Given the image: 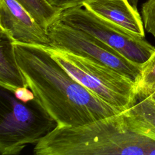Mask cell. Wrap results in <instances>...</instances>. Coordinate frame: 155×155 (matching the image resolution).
<instances>
[{
  "label": "cell",
  "mask_w": 155,
  "mask_h": 155,
  "mask_svg": "<svg viewBox=\"0 0 155 155\" xmlns=\"http://www.w3.org/2000/svg\"><path fill=\"white\" fill-rule=\"evenodd\" d=\"M122 113L130 130L155 140V101L150 96L138 100Z\"/></svg>",
  "instance_id": "9"
},
{
  "label": "cell",
  "mask_w": 155,
  "mask_h": 155,
  "mask_svg": "<svg viewBox=\"0 0 155 155\" xmlns=\"http://www.w3.org/2000/svg\"><path fill=\"white\" fill-rule=\"evenodd\" d=\"M149 96H150L154 101H155V91L153 92L151 94H150Z\"/></svg>",
  "instance_id": "17"
},
{
  "label": "cell",
  "mask_w": 155,
  "mask_h": 155,
  "mask_svg": "<svg viewBox=\"0 0 155 155\" xmlns=\"http://www.w3.org/2000/svg\"><path fill=\"white\" fill-rule=\"evenodd\" d=\"M45 31L59 19L62 11L51 6L46 0H16Z\"/></svg>",
  "instance_id": "11"
},
{
  "label": "cell",
  "mask_w": 155,
  "mask_h": 155,
  "mask_svg": "<svg viewBox=\"0 0 155 155\" xmlns=\"http://www.w3.org/2000/svg\"><path fill=\"white\" fill-rule=\"evenodd\" d=\"M136 84L137 101L149 96L155 91V50L142 65L140 76Z\"/></svg>",
  "instance_id": "12"
},
{
  "label": "cell",
  "mask_w": 155,
  "mask_h": 155,
  "mask_svg": "<svg viewBox=\"0 0 155 155\" xmlns=\"http://www.w3.org/2000/svg\"><path fill=\"white\" fill-rule=\"evenodd\" d=\"M56 127L35 99L27 103L18 100L3 88L0 99V153L18 155L29 144L35 145Z\"/></svg>",
  "instance_id": "4"
},
{
  "label": "cell",
  "mask_w": 155,
  "mask_h": 155,
  "mask_svg": "<svg viewBox=\"0 0 155 155\" xmlns=\"http://www.w3.org/2000/svg\"><path fill=\"white\" fill-rule=\"evenodd\" d=\"M54 8L63 11L64 10L82 7L83 4L89 0H46Z\"/></svg>",
  "instance_id": "14"
},
{
  "label": "cell",
  "mask_w": 155,
  "mask_h": 155,
  "mask_svg": "<svg viewBox=\"0 0 155 155\" xmlns=\"http://www.w3.org/2000/svg\"><path fill=\"white\" fill-rule=\"evenodd\" d=\"M59 20L93 36L140 65L145 63L155 50V47L145 37L134 35L84 7L62 11Z\"/></svg>",
  "instance_id": "5"
},
{
  "label": "cell",
  "mask_w": 155,
  "mask_h": 155,
  "mask_svg": "<svg viewBox=\"0 0 155 155\" xmlns=\"http://www.w3.org/2000/svg\"><path fill=\"white\" fill-rule=\"evenodd\" d=\"M142 19L145 30L155 39V0H147L142 5Z\"/></svg>",
  "instance_id": "13"
},
{
  "label": "cell",
  "mask_w": 155,
  "mask_h": 155,
  "mask_svg": "<svg viewBox=\"0 0 155 155\" xmlns=\"http://www.w3.org/2000/svg\"><path fill=\"white\" fill-rule=\"evenodd\" d=\"M129 1V2L135 8H137V4L139 0H128Z\"/></svg>",
  "instance_id": "16"
},
{
  "label": "cell",
  "mask_w": 155,
  "mask_h": 155,
  "mask_svg": "<svg viewBox=\"0 0 155 155\" xmlns=\"http://www.w3.org/2000/svg\"><path fill=\"white\" fill-rule=\"evenodd\" d=\"M155 140L130 130L122 113L82 125L56 127L35 145L36 155H151Z\"/></svg>",
  "instance_id": "2"
},
{
  "label": "cell",
  "mask_w": 155,
  "mask_h": 155,
  "mask_svg": "<svg viewBox=\"0 0 155 155\" xmlns=\"http://www.w3.org/2000/svg\"><path fill=\"white\" fill-rule=\"evenodd\" d=\"M47 33L50 46L104 64L136 83L139 80L142 65L130 61L93 36L69 26L59 19L50 26Z\"/></svg>",
  "instance_id": "6"
},
{
  "label": "cell",
  "mask_w": 155,
  "mask_h": 155,
  "mask_svg": "<svg viewBox=\"0 0 155 155\" xmlns=\"http://www.w3.org/2000/svg\"><path fill=\"white\" fill-rule=\"evenodd\" d=\"M44 45L73 79L120 112L137 102L136 84L128 77L96 61Z\"/></svg>",
  "instance_id": "3"
},
{
  "label": "cell",
  "mask_w": 155,
  "mask_h": 155,
  "mask_svg": "<svg viewBox=\"0 0 155 155\" xmlns=\"http://www.w3.org/2000/svg\"><path fill=\"white\" fill-rule=\"evenodd\" d=\"M13 93L18 100L24 103H27L35 99V95L28 87H18Z\"/></svg>",
  "instance_id": "15"
},
{
  "label": "cell",
  "mask_w": 155,
  "mask_h": 155,
  "mask_svg": "<svg viewBox=\"0 0 155 155\" xmlns=\"http://www.w3.org/2000/svg\"><path fill=\"white\" fill-rule=\"evenodd\" d=\"M0 85L12 93L18 87H28L17 64L13 41L1 31Z\"/></svg>",
  "instance_id": "10"
},
{
  "label": "cell",
  "mask_w": 155,
  "mask_h": 155,
  "mask_svg": "<svg viewBox=\"0 0 155 155\" xmlns=\"http://www.w3.org/2000/svg\"><path fill=\"white\" fill-rule=\"evenodd\" d=\"M82 7L134 35L145 37L142 17L128 0H89Z\"/></svg>",
  "instance_id": "8"
},
{
  "label": "cell",
  "mask_w": 155,
  "mask_h": 155,
  "mask_svg": "<svg viewBox=\"0 0 155 155\" xmlns=\"http://www.w3.org/2000/svg\"><path fill=\"white\" fill-rule=\"evenodd\" d=\"M0 28L13 42L50 44L47 31L16 0H0Z\"/></svg>",
  "instance_id": "7"
},
{
  "label": "cell",
  "mask_w": 155,
  "mask_h": 155,
  "mask_svg": "<svg viewBox=\"0 0 155 155\" xmlns=\"http://www.w3.org/2000/svg\"><path fill=\"white\" fill-rule=\"evenodd\" d=\"M13 45L27 87L56 127L80 126L121 113L73 79L44 45L13 42Z\"/></svg>",
  "instance_id": "1"
}]
</instances>
